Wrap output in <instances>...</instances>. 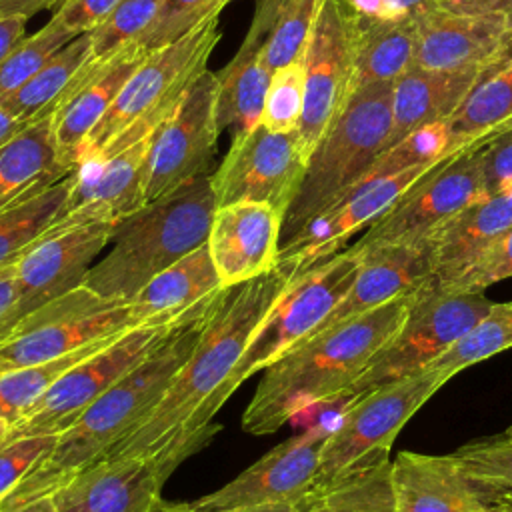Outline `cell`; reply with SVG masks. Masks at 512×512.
<instances>
[{
    "instance_id": "cell-48",
    "label": "cell",
    "mask_w": 512,
    "mask_h": 512,
    "mask_svg": "<svg viewBox=\"0 0 512 512\" xmlns=\"http://www.w3.org/2000/svg\"><path fill=\"white\" fill-rule=\"evenodd\" d=\"M482 170L486 194L512 186V128L482 144Z\"/></svg>"
},
{
    "instance_id": "cell-7",
    "label": "cell",
    "mask_w": 512,
    "mask_h": 512,
    "mask_svg": "<svg viewBox=\"0 0 512 512\" xmlns=\"http://www.w3.org/2000/svg\"><path fill=\"white\" fill-rule=\"evenodd\" d=\"M360 266V256L346 246L334 256L294 274L272 302L254 334L250 336L238 364L214 394L206 410V424H212L230 396L256 372L276 362L292 346L312 336L326 316L350 290Z\"/></svg>"
},
{
    "instance_id": "cell-43",
    "label": "cell",
    "mask_w": 512,
    "mask_h": 512,
    "mask_svg": "<svg viewBox=\"0 0 512 512\" xmlns=\"http://www.w3.org/2000/svg\"><path fill=\"white\" fill-rule=\"evenodd\" d=\"M304 58L306 54L296 62L272 72L260 118L262 126L274 132L298 130L304 108Z\"/></svg>"
},
{
    "instance_id": "cell-57",
    "label": "cell",
    "mask_w": 512,
    "mask_h": 512,
    "mask_svg": "<svg viewBox=\"0 0 512 512\" xmlns=\"http://www.w3.org/2000/svg\"><path fill=\"white\" fill-rule=\"evenodd\" d=\"M8 434H10V422L0 418V444H4L8 440Z\"/></svg>"
},
{
    "instance_id": "cell-41",
    "label": "cell",
    "mask_w": 512,
    "mask_h": 512,
    "mask_svg": "<svg viewBox=\"0 0 512 512\" xmlns=\"http://www.w3.org/2000/svg\"><path fill=\"white\" fill-rule=\"evenodd\" d=\"M454 458L494 496L512 502V436L478 438L456 448Z\"/></svg>"
},
{
    "instance_id": "cell-29",
    "label": "cell",
    "mask_w": 512,
    "mask_h": 512,
    "mask_svg": "<svg viewBox=\"0 0 512 512\" xmlns=\"http://www.w3.org/2000/svg\"><path fill=\"white\" fill-rule=\"evenodd\" d=\"M490 68L426 70L412 66L392 86V122L386 148L412 130L448 120Z\"/></svg>"
},
{
    "instance_id": "cell-22",
    "label": "cell",
    "mask_w": 512,
    "mask_h": 512,
    "mask_svg": "<svg viewBox=\"0 0 512 512\" xmlns=\"http://www.w3.org/2000/svg\"><path fill=\"white\" fill-rule=\"evenodd\" d=\"M168 478L144 456H104L54 494L56 512H150Z\"/></svg>"
},
{
    "instance_id": "cell-2",
    "label": "cell",
    "mask_w": 512,
    "mask_h": 512,
    "mask_svg": "<svg viewBox=\"0 0 512 512\" xmlns=\"http://www.w3.org/2000/svg\"><path fill=\"white\" fill-rule=\"evenodd\" d=\"M414 294L314 332L266 366L242 414V428L254 436L272 434L314 404L342 400L346 388L400 328Z\"/></svg>"
},
{
    "instance_id": "cell-51",
    "label": "cell",
    "mask_w": 512,
    "mask_h": 512,
    "mask_svg": "<svg viewBox=\"0 0 512 512\" xmlns=\"http://www.w3.org/2000/svg\"><path fill=\"white\" fill-rule=\"evenodd\" d=\"M298 504H264V506H246V508H226V510H206L198 508L196 504H168L162 498L150 512H294Z\"/></svg>"
},
{
    "instance_id": "cell-20",
    "label": "cell",
    "mask_w": 512,
    "mask_h": 512,
    "mask_svg": "<svg viewBox=\"0 0 512 512\" xmlns=\"http://www.w3.org/2000/svg\"><path fill=\"white\" fill-rule=\"evenodd\" d=\"M392 486L398 512H512V502L484 488L452 452L402 450L392 460Z\"/></svg>"
},
{
    "instance_id": "cell-33",
    "label": "cell",
    "mask_w": 512,
    "mask_h": 512,
    "mask_svg": "<svg viewBox=\"0 0 512 512\" xmlns=\"http://www.w3.org/2000/svg\"><path fill=\"white\" fill-rule=\"evenodd\" d=\"M446 124L454 152L512 128V56L484 74Z\"/></svg>"
},
{
    "instance_id": "cell-14",
    "label": "cell",
    "mask_w": 512,
    "mask_h": 512,
    "mask_svg": "<svg viewBox=\"0 0 512 512\" xmlns=\"http://www.w3.org/2000/svg\"><path fill=\"white\" fill-rule=\"evenodd\" d=\"M308 154L298 130L274 132L262 124L232 136V144L210 174L216 206L264 202L286 214L306 170Z\"/></svg>"
},
{
    "instance_id": "cell-49",
    "label": "cell",
    "mask_w": 512,
    "mask_h": 512,
    "mask_svg": "<svg viewBox=\"0 0 512 512\" xmlns=\"http://www.w3.org/2000/svg\"><path fill=\"white\" fill-rule=\"evenodd\" d=\"M120 0H66L54 10V18L72 34L92 32Z\"/></svg>"
},
{
    "instance_id": "cell-25",
    "label": "cell",
    "mask_w": 512,
    "mask_h": 512,
    "mask_svg": "<svg viewBox=\"0 0 512 512\" xmlns=\"http://www.w3.org/2000/svg\"><path fill=\"white\" fill-rule=\"evenodd\" d=\"M282 0H258L252 24L232 60L216 72L218 128L240 136L260 124L272 72L264 64V44Z\"/></svg>"
},
{
    "instance_id": "cell-9",
    "label": "cell",
    "mask_w": 512,
    "mask_h": 512,
    "mask_svg": "<svg viewBox=\"0 0 512 512\" xmlns=\"http://www.w3.org/2000/svg\"><path fill=\"white\" fill-rule=\"evenodd\" d=\"M448 382L432 368L384 384L352 398L322 448L316 484L330 482L342 472L390 454L404 424Z\"/></svg>"
},
{
    "instance_id": "cell-31",
    "label": "cell",
    "mask_w": 512,
    "mask_h": 512,
    "mask_svg": "<svg viewBox=\"0 0 512 512\" xmlns=\"http://www.w3.org/2000/svg\"><path fill=\"white\" fill-rule=\"evenodd\" d=\"M92 62L90 32L78 34L56 50L16 92L0 102V106L24 122L50 116L70 96L74 84Z\"/></svg>"
},
{
    "instance_id": "cell-44",
    "label": "cell",
    "mask_w": 512,
    "mask_h": 512,
    "mask_svg": "<svg viewBox=\"0 0 512 512\" xmlns=\"http://www.w3.org/2000/svg\"><path fill=\"white\" fill-rule=\"evenodd\" d=\"M232 0H162L160 10L138 44L152 52L168 42H174L200 26L212 16H220V10Z\"/></svg>"
},
{
    "instance_id": "cell-23",
    "label": "cell",
    "mask_w": 512,
    "mask_h": 512,
    "mask_svg": "<svg viewBox=\"0 0 512 512\" xmlns=\"http://www.w3.org/2000/svg\"><path fill=\"white\" fill-rule=\"evenodd\" d=\"M154 132L100 160L78 166L64 216L118 222L144 206L148 154Z\"/></svg>"
},
{
    "instance_id": "cell-42",
    "label": "cell",
    "mask_w": 512,
    "mask_h": 512,
    "mask_svg": "<svg viewBox=\"0 0 512 512\" xmlns=\"http://www.w3.org/2000/svg\"><path fill=\"white\" fill-rule=\"evenodd\" d=\"M162 0H120L90 32L92 60L100 62L142 38L154 22Z\"/></svg>"
},
{
    "instance_id": "cell-17",
    "label": "cell",
    "mask_w": 512,
    "mask_h": 512,
    "mask_svg": "<svg viewBox=\"0 0 512 512\" xmlns=\"http://www.w3.org/2000/svg\"><path fill=\"white\" fill-rule=\"evenodd\" d=\"M438 162L414 166L386 178L362 182L342 200H338L318 218H314L292 240L282 244L276 266L288 270L294 276L314 266L316 262H322L344 250L352 234L360 230L364 232L372 222L388 212Z\"/></svg>"
},
{
    "instance_id": "cell-53",
    "label": "cell",
    "mask_w": 512,
    "mask_h": 512,
    "mask_svg": "<svg viewBox=\"0 0 512 512\" xmlns=\"http://www.w3.org/2000/svg\"><path fill=\"white\" fill-rule=\"evenodd\" d=\"M26 22L24 18H4L0 16V62L6 54L26 36Z\"/></svg>"
},
{
    "instance_id": "cell-3",
    "label": "cell",
    "mask_w": 512,
    "mask_h": 512,
    "mask_svg": "<svg viewBox=\"0 0 512 512\" xmlns=\"http://www.w3.org/2000/svg\"><path fill=\"white\" fill-rule=\"evenodd\" d=\"M210 306L184 320L150 356L94 400L70 428L60 432L54 448L6 496L0 512L52 496L66 480L104 458L108 450L128 436L156 408L192 354Z\"/></svg>"
},
{
    "instance_id": "cell-38",
    "label": "cell",
    "mask_w": 512,
    "mask_h": 512,
    "mask_svg": "<svg viewBox=\"0 0 512 512\" xmlns=\"http://www.w3.org/2000/svg\"><path fill=\"white\" fill-rule=\"evenodd\" d=\"M326 0H282L264 44V64L276 72L306 54Z\"/></svg>"
},
{
    "instance_id": "cell-60",
    "label": "cell",
    "mask_w": 512,
    "mask_h": 512,
    "mask_svg": "<svg viewBox=\"0 0 512 512\" xmlns=\"http://www.w3.org/2000/svg\"><path fill=\"white\" fill-rule=\"evenodd\" d=\"M2 268H4V266H2Z\"/></svg>"
},
{
    "instance_id": "cell-5",
    "label": "cell",
    "mask_w": 512,
    "mask_h": 512,
    "mask_svg": "<svg viewBox=\"0 0 512 512\" xmlns=\"http://www.w3.org/2000/svg\"><path fill=\"white\" fill-rule=\"evenodd\" d=\"M392 86L356 90L308 156L302 182L284 220L280 246L352 192L386 150L392 122Z\"/></svg>"
},
{
    "instance_id": "cell-28",
    "label": "cell",
    "mask_w": 512,
    "mask_h": 512,
    "mask_svg": "<svg viewBox=\"0 0 512 512\" xmlns=\"http://www.w3.org/2000/svg\"><path fill=\"white\" fill-rule=\"evenodd\" d=\"M512 226V186L470 202L426 240L432 256L430 288L440 290L462 274Z\"/></svg>"
},
{
    "instance_id": "cell-24",
    "label": "cell",
    "mask_w": 512,
    "mask_h": 512,
    "mask_svg": "<svg viewBox=\"0 0 512 512\" xmlns=\"http://www.w3.org/2000/svg\"><path fill=\"white\" fill-rule=\"evenodd\" d=\"M146 54L148 50L134 42L106 60L92 62L84 76L74 84L70 96L52 112L54 142L62 164L68 170L78 166L86 140Z\"/></svg>"
},
{
    "instance_id": "cell-37",
    "label": "cell",
    "mask_w": 512,
    "mask_h": 512,
    "mask_svg": "<svg viewBox=\"0 0 512 512\" xmlns=\"http://www.w3.org/2000/svg\"><path fill=\"white\" fill-rule=\"evenodd\" d=\"M508 348H512V300L492 302L488 312L428 368L442 372L450 380L464 368Z\"/></svg>"
},
{
    "instance_id": "cell-12",
    "label": "cell",
    "mask_w": 512,
    "mask_h": 512,
    "mask_svg": "<svg viewBox=\"0 0 512 512\" xmlns=\"http://www.w3.org/2000/svg\"><path fill=\"white\" fill-rule=\"evenodd\" d=\"M482 144L466 146L426 172L388 212L350 244L354 252L426 240L438 226L486 194Z\"/></svg>"
},
{
    "instance_id": "cell-10",
    "label": "cell",
    "mask_w": 512,
    "mask_h": 512,
    "mask_svg": "<svg viewBox=\"0 0 512 512\" xmlns=\"http://www.w3.org/2000/svg\"><path fill=\"white\" fill-rule=\"evenodd\" d=\"M114 224L110 220H78L62 214L42 238L18 256L14 262L16 300L0 320V342L22 318L84 282L96 256L108 246Z\"/></svg>"
},
{
    "instance_id": "cell-54",
    "label": "cell",
    "mask_w": 512,
    "mask_h": 512,
    "mask_svg": "<svg viewBox=\"0 0 512 512\" xmlns=\"http://www.w3.org/2000/svg\"><path fill=\"white\" fill-rule=\"evenodd\" d=\"M16 300L14 288V262L0 268V320L10 312Z\"/></svg>"
},
{
    "instance_id": "cell-58",
    "label": "cell",
    "mask_w": 512,
    "mask_h": 512,
    "mask_svg": "<svg viewBox=\"0 0 512 512\" xmlns=\"http://www.w3.org/2000/svg\"><path fill=\"white\" fill-rule=\"evenodd\" d=\"M506 434H508V436H512V426H508V428H506Z\"/></svg>"
},
{
    "instance_id": "cell-15",
    "label": "cell",
    "mask_w": 512,
    "mask_h": 512,
    "mask_svg": "<svg viewBox=\"0 0 512 512\" xmlns=\"http://www.w3.org/2000/svg\"><path fill=\"white\" fill-rule=\"evenodd\" d=\"M216 88V72L206 68L156 128L148 154L146 202L210 174L220 136Z\"/></svg>"
},
{
    "instance_id": "cell-26",
    "label": "cell",
    "mask_w": 512,
    "mask_h": 512,
    "mask_svg": "<svg viewBox=\"0 0 512 512\" xmlns=\"http://www.w3.org/2000/svg\"><path fill=\"white\" fill-rule=\"evenodd\" d=\"M356 254L360 256V266L350 290L316 332L370 312L400 296L414 294L432 278L428 240L388 244Z\"/></svg>"
},
{
    "instance_id": "cell-4",
    "label": "cell",
    "mask_w": 512,
    "mask_h": 512,
    "mask_svg": "<svg viewBox=\"0 0 512 512\" xmlns=\"http://www.w3.org/2000/svg\"><path fill=\"white\" fill-rule=\"evenodd\" d=\"M210 174L120 218L112 228L108 252L90 266L82 286L104 300L126 302L156 274L206 244L216 212Z\"/></svg>"
},
{
    "instance_id": "cell-47",
    "label": "cell",
    "mask_w": 512,
    "mask_h": 512,
    "mask_svg": "<svg viewBox=\"0 0 512 512\" xmlns=\"http://www.w3.org/2000/svg\"><path fill=\"white\" fill-rule=\"evenodd\" d=\"M358 24L414 20L438 6V0H338Z\"/></svg>"
},
{
    "instance_id": "cell-56",
    "label": "cell",
    "mask_w": 512,
    "mask_h": 512,
    "mask_svg": "<svg viewBox=\"0 0 512 512\" xmlns=\"http://www.w3.org/2000/svg\"><path fill=\"white\" fill-rule=\"evenodd\" d=\"M10 512H56V506H54L52 496H42V498L32 500L16 510H10Z\"/></svg>"
},
{
    "instance_id": "cell-45",
    "label": "cell",
    "mask_w": 512,
    "mask_h": 512,
    "mask_svg": "<svg viewBox=\"0 0 512 512\" xmlns=\"http://www.w3.org/2000/svg\"><path fill=\"white\" fill-rule=\"evenodd\" d=\"M58 434H26L0 444V504L54 448Z\"/></svg>"
},
{
    "instance_id": "cell-27",
    "label": "cell",
    "mask_w": 512,
    "mask_h": 512,
    "mask_svg": "<svg viewBox=\"0 0 512 512\" xmlns=\"http://www.w3.org/2000/svg\"><path fill=\"white\" fill-rule=\"evenodd\" d=\"M208 244L192 250L126 300L132 328L174 326L206 310L222 292Z\"/></svg>"
},
{
    "instance_id": "cell-35",
    "label": "cell",
    "mask_w": 512,
    "mask_h": 512,
    "mask_svg": "<svg viewBox=\"0 0 512 512\" xmlns=\"http://www.w3.org/2000/svg\"><path fill=\"white\" fill-rule=\"evenodd\" d=\"M74 170L56 184L0 212V268L18 260L66 212Z\"/></svg>"
},
{
    "instance_id": "cell-18",
    "label": "cell",
    "mask_w": 512,
    "mask_h": 512,
    "mask_svg": "<svg viewBox=\"0 0 512 512\" xmlns=\"http://www.w3.org/2000/svg\"><path fill=\"white\" fill-rule=\"evenodd\" d=\"M332 426L316 424L280 442L222 488L198 498L206 510L300 504L314 488L322 448Z\"/></svg>"
},
{
    "instance_id": "cell-11",
    "label": "cell",
    "mask_w": 512,
    "mask_h": 512,
    "mask_svg": "<svg viewBox=\"0 0 512 512\" xmlns=\"http://www.w3.org/2000/svg\"><path fill=\"white\" fill-rule=\"evenodd\" d=\"M184 320L162 328H130L112 338L106 346L68 368L22 418L10 424L8 438L60 434L70 428L94 400L150 356Z\"/></svg>"
},
{
    "instance_id": "cell-34",
    "label": "cell",
    "mask_w": 512,
    "mask_h": 512,
    "mask_svg": "<svg viewBox=\"0 0 512 512\" xmlns=\"http://www.w3.org/2000/svg\"><path fill=\"white\" fill-rule=\"evenodd\" d=\"M356 22V20H354ZM418 18L398 22H356L352 94L360 88L394 82L414 66Z\"/></svg>"
},
{
    "instance_id": "cell-39",
    "label": "cell",
    "mask_w": 512,
    "mask_h": 512,
    "mask_svg": "<svg viewBox=\"0 0 512 512\" xmlns=\"http://www.w3.org/2000/svg\"><path fill=\"white\" fill-rule=\"evenodd\" d=\"M450 154H454V150L450 148V132L446 120L432 122L412 130L394 146L386 148L362 182L386 178L414 166L434 164Z\"/></svg>"
},
{
    "instance_id": "cell-36",
    "label": "cell",
    "mask_w": 512,
    "mask_h": 512,
    "mask_svg": "<svg viewBox=\"0 0 512 512\" xmlns=\"http://www.w3.org/2000/svg\"><path fill=\"white\" fill-rule=\"evenodd\" d=\"M126 332V330H124ZM122 334V332H120ZM114 336L88 342L74 352L60 356L56 360L36 364V366H26V368H14L0 372V418L8 420L14 424L18 418H22L38 400L40 396L74 364L80 360L88 358L102 346H106Z\"/></svg>"
},
{
    "instance_id": "cell-52",
    "label": "cell",
    "mask_w": 512,
    "mask_h": 512,
    "mask_svg": "<svg viewBox=\"0 0 512 512\" xmlns=\"http://www.w3.org/2000/svg\"><path fill=\"white\" fill-rule=\"evenodd\" d=\"M66 0H0V16L30 20L40 10H56Z\"/></svg>"
},
{
    "instance_id": "cell-8",
    "label": "cell",
    "mask_w": 512,
    "mask_h": 512,
    "mask_svg": "<svg viewBox=\"0 0 512 512\" xmlns=\"http://www.w3.org/2000/svg\"><path fill=\"white\" fill-rule=\"evenodd\" d=\"M492 306L484 292H438L428 284L400 328L372 356L360 376L346 388L342 400L358 398L384 384L414 376L452 348Z\"/></svg>"
},
{
    "instance_id": "cell-40",
    "label": "cell",
    "mask_w": 512,
    "mask_h": 512,
    "mask_svg": "<svg viewBox=\"0 0 512 512\" xmlns=\"http://www.w3.org/2000/svg\"><path fill=\"white\" fill-rule=\"evenodd\" d=\"M76 34L64 28L54 16L34 34H26L0 62V102L16 92L56 50Z\"/></svg>"
},
{
    "instance_id": "cell-55",
    "label": "cell",
    "mask_w": 512,
    "mask_h": 512,
    "mask_svg": "<svg viewBox=\"0 0 512 512\" xmlns=\"http://www.w3.org/2000/svg\"><path fill=\"white\" fill-rule=\"evenodd\" d=\"M30 122H24L22 118L14 116L6 108L0 106V148H4L14 136H18Z\"/></svg>"
},
{
    "instance_id": "cell-16",
    "label": "cell",
    "mask_w": 512,
    "mask_h": 512,
    "mask_svg": "<svg viewBox=\"0 0 512 512\" xmlns=\"http://www.w3.org/2000/svg\"><path fill=\"white\" fill-rule=\"evenodd\" d=\"M354 46V18L338 0H326L304 58V108L298 136L308 156L352 96Z\"/></svg>"
},
{
    "instance_id": "cell-59",
    "label": "cell",
    "mask_w": 512,
    "mask_h": 512,
    "mask_svg": "<svg viewBox=\"0 0 512 512\" xmlns=\"http://www.w3.org/2000/svg\"><path fill=\"white\" fill-rule=\"evenodd\" d=\"M294 512H298V508H296V510H294Z\"/></svg>"
},
{
    "instance_id": "cell-32",
    "label": "cell",
    "mask_w": 512,
    "mask_h": 512,
    "mask_svg": "<svg viewBox=\"0 0 512 512\" xmlns=\"http://www.w3.org/2000/svg\"><path fill=\"white\" fill-rule=\"evenodd\" d=\"M388 456L382 454L314 486L298 504V512H398Z\"/></svg>"
},
{
    "instance_id": "cell-6",
    "label": "cell",
    "mask_w": 512,
    "mask_h": 512,
    "mask_svg": "<svg viewBox=\"0 0 512 512\" xmlns=\"http://www.w3.org/2000/svg\"><path fill=\"white\" fill-rule=\"evenodd\" d=\"M218 42L220 24L218 16H212L182 38L148 52L86 140L78 166L100 160L154 132L186 88L208 68V58Z\"/></svg>"
},
{
    "instance_id": "cell-13",
    "label": "cell",
    "mask_w": 512,
    "mask_h": 512,
    "mask_svg": "<svg viewBox=\"0 0 512 512\" xmlns=\"http://www.w3.org/2000/svg\"><path fill=\"white\" fill-rule=\"evenodd\" d=\"M130 328L126 302L104 300L80 284L14 326L0 342V372L56 360Z\"/></svg>"
},
{
    "instance_id": "cell-30",
    "label": "cell",
    "mask_w": 512,
    "mask_h": 512,
    "mask_svg": "<svg viewBox=\"0 0 512 512\" xmlns=\"http://www.w3.org/2000/svg\"><path fill=\"white\" fill-rule=\"evenodd\" d=\"M52 134V114L30 122L0 148V212L70 174Z\"/></svg>"
},
{
    "instance_id": "cell-46",
    "label": "cell",
    "mask_w": 512,
    "mask_h": 512,
    "mask_svg": "<svg viewBox=\"0 0 512 512\" xmlns=\"http://www.w3.org/2000/svg\"><path fill=\"white\" fill-rule=\"evenodd\" d=\"M506 278H512V226L438 292H484L488 286Z\"/></svg>"
},
{
    "instance_id": "cell-19",
    "label": "cell",
    "mask_w": 512,
    "mask_h": 512,
    "mask_svg": "<svg viewBox=\"0 0 512 512\" xmlns=\"http://www.w3.org/2000/svg\"><path fill=\"white\" fill-rule=\"evenodd\" d=\"M512 56V28L502 16L432 8L418 18L414 66L426 70H474Z\"/></svg>"
},
{
    "instance_id": "cell-50",
    "label": "cell",
    "mask_w": 512,
    "mask_h": 512,
    "mask_svg": "<svg viewBox=\"0 0 512 512\" xmlns=\"http://www.w3.org/2000/svg\"><path fill=\"white\" fill-rule=\"evenodd\" d=\"M438 8L464 14L502 16L512 28V0H438Z\"/></svg>"
},
{
    "instance_id": "cell-21",
    "label": "cell",
    "mask_w": 512,
    "mask_h": 512,
    "mask_svg": "<svg viewBox=\"0 0 512 512\" xmlns=\"http://www.w3.org/2000/svg\"><path fill=\"white\" fill-rule=\"evenodd\" d=\"M284 216L264 202L216 206L208 250L222 288L254 280L278 264Z\"/></svg>"
},
{
    "instance_id": "cell-1",
    "label": "cell",
    "mask_w": 512,
    "mask_h": 512,
    "mask_svg": "<svg viewBox=\"0 0 512 512\" xmlns=\"http://www.w3.org/2000/svg\"><path fill=\"white\" fill-rule=\"evenodd\" d=\"M292 274L280 266L224 288L204 316L200 338L156 408L104 456H144L168 478L218 430L206 424L214 394L238 364L256 326Z\"/></svg>"
}]
</instances>
